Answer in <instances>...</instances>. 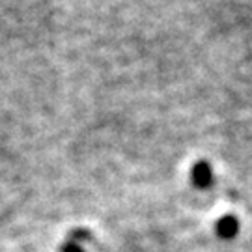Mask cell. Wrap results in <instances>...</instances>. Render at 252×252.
<instances>
[{
  "mask_svg": "<svg viewBox=\"0 0 252 252\" xmlns=\"http://www.w3.org/2000/svg\"><path fill=\"white\" fill-rule=\"evenodd\" d=\"M190 180H192V185L198 187V189L211 187V183H213V172H211L209 162L206 161L194 162L192 168H190Z\"/></svg>",
  "mask_w": 252,
  "mask_h": 252,
  "instance_id": "6da1fadb",
  "label": "cell"
},
{
  "mask_svg": "<svg viewBox=\"0 0 252 252\" xmlns=\"http://www.w3.org/2000/svg\"><path fill=\"white\" fill-rule=\"evenodd\" d=\"M60 251L62 252H82V249L75 243V241H67V243H63L62 247H60Z\"/></svg>",
  "mask_w": 252,
  "mask_h": 252,
  "instance_id": "3957f363",
  "label": "cell"
},
{
  "mask_svg": "<svg viewBox=\"0 0 252 252\" xmlns=\"http://www.w3.org/2000/svg\"><path fill=\"white\" fill-rule=\"evenodd\" d=\"M239 232V220L234 215H226L217 222V235L220 239H234Z\"/></svg>",
  "mask_w": 252,
  "mask_h": 252,
  "instance_id": "7a4b0ae2",
  "label": "cell"
}]
</instances>
